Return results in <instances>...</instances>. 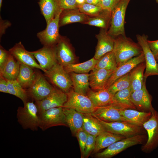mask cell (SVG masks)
Wrapping results in <instances>:
<instances>
[{
  "instance_id": "ba28073f",
  "label": "cell",
  "mask_w": 158,
  "mask_h": 158,
  "mask_svg": "<svg viewBox=\"0 0 158 158\" xmlns=\"http://www.w3.org/2000/svg\"><path fill=\"white\" fill-rule=\"evenodd\" d=\"M96 118L106 131L126 138L141 134L142 132V127L127 122H107Z\"/></svg>"
},
{
  "instance_id": "f6af8a7d",
  "label": "cell",
  "mask_w": 158,
  "mask_h": 158,
  "mask_svg": "<svg viewBox=\"0 0 158 158\" xmlns=\"http://www.w3.org/2000/svg\"><path fill=\"white\" fill-rule=\"evenodd\" d=\"M11 23L7 20H3L0 16V38L5 33L6 30L11 25Z\"/></svg>"
},
{
  "instance_id": "b9f144b4",
  "label": "cell",
  "mask_w": 158,
  "mask_h": 158,
  "mask_svg": "<svg viewBox=\"0 0 158 158\" xmlns=\"http://www.w3.org/2000/svg\"><path fill=\"white\" fill-rule=\"evenodd\" d=\"M10 54L9 51L5 49L1 45L0 46V73L3 71L6 63Z\"/></svg>"
},
{
  "instance_id": "9a60e30c",
  "label": "cell",
  "mask_w": 158,
  "mask_h": 158,
  "mask_svg": "<svg viewBox=\"0 0 158 158\" xmlns=\"http://www.w3.org/2000/svg\"><path fill=\"white\" fill-rule=\"evenodd\" d=\"M123 109L113 104L97 107L92 114L94 117L107 122L126 121L120 112Z\"/></svg>"
},
{
  "instance_id": "8fae6325",
  "label": "cell",
  "mask_w": 158,
  "mask_h": 158,
  "mask_svg": "<svg viewBox=\"0 0 158 158\" xmlns=\"http://www.w3.org/2000/svg\"><path fill=\"white\" fill-rule=\"evenodd\" d=\"M136 37L138 43L141 47L144 56L146 65L144 77L147 79L149 76L158 75V64L148 44V36L144 34L142 35L137 34Z\"/></svg>"
},
{
  "instance_id": "60d3db41",
  "label": "cell",
  "mask_w": 158,
  "mask_h": 158,
  "mask_svg": "<svg viewBox=\"0 0 158 158\" xmlns=\"http://www.w3.org/2000/svg\"><path fill=\"white\" fill-rule=\"evenodd\" d=\"M96 137L88 134L86 142L84 158H87L95 149L96 145Z\"/></svg>"
},
{
  "instance_id": "7c38bea8",
  "label": "cell",
  "mask_w": 158,
  "mask_h": 158,
  "mask_svg": "<svg viewBox=\"0 0 158 158\" xmlns=\"http://www.w3.org/2000/svg\"><path fill=\"white\" fill-rule=\"evenodd\" d=\"M60 14L57 15L47 24L44 30L37 33V36L43 45H56L59 41L61 37L59 33Z\"/></svg>"
},
{
  "instance_id": "836d02e7",
  "label": "cell",
  "mask_w": 158,
  "mask_h": 158,
  "mask_svg": "<svg viewBox=\"0 0 158 158\" xmlns=\"http://www.w3.org/2000/svg\"><path fill=\"white\" fill-rule=\"evenodd\" d=\"M14 57L10 53L8 61L0 75L7 80H16L19 73L20 63L16 61Z\"/></svg>"
},
{
  "instance_id": "44dd1931",
  "label": "cell",
  "mask_w": 158,
  "mask_h": 158,
  "mask_svg": "<svg viewBox=\"0 0 158 158\" xmlns=\"http://www.w3.org/2000/svg\"><path fill=\"white\" fill-rule=\"evenodd\" d=\"M114 71L94 68L90 74V86L95 90L104 89L108 79Z\"/></svg>"
},
{
  "instance_id": "83f0119b",
  "label": "cell",
  "mask_w": 158,
  "mask_h": 158,
  "mask_svg": "<svg viewBox=\"0 0 158 158\" xmlns=\"http://www.w3.org/2000/svg\"><path fill=\"white\" fill-rule=\"evenodd\" d=\"M146 68L145 61L137 65L130 72V86L132 92L140 89L146 78L144 76V72Z\"/></svg>"
},
{
  "instance_id": "484cf974",
  "label": "cell",
  "mask_w": 158,
  "mask_h": 158,
  "mask_svg": "<svg viewBox=\"0 0 158 158\" xmlns=\"http://www.w3.org/2000/svg\"><path fill=\"white\" fill-rule=\"evenodd\" d=\"M87 96L90 99L96 107L112 104L113 97L107 89L97 90L90 89Z\"/></svg>"
},
{
  "instance_id": "1f68e13d",
  "label": "cell",
  "mask_w": 158,
  "mask_h": 158,
  "mask_svg": "<svg viewBox=\"0 0 158 158\" xmlns=\"http://www.w3.org/2000/svg\"><path fill=\"white\" fill-rule=\"evenodd\" d=\"M32 68L20 63V71L16 80L26 90L32 84L36 77V72L34 71Z\"/></svg>"
},
{
  "instance_id": "db71d44e",
  "label": "cell",
  "mask_w": 158,
  "mask_h": 158,
  "mask_svg": "<svg viewBox=\"0 0 158 158\" xmlns=\"http://www.w3.org/2000/svg\"><path fill=\"white\" fill-rule=\"evenodd\" d=\"M119 0V1L120 0Z\"/></svg>"
},
{
  "instance_id": "74e56055",
  "label": "cell",
  "mask_w": 158,
  "mask_h": 158,
  "mask_svg": "<svg viewBox=\"0 0 158 158\" xmlns=\"http://www.w3.org/2000/svg\"><path fill=\"white\" fill-rule=\"evenodd\" d=\"M130 86V72L115 80L107 89L113 95Z\"/></svg>"
},
{
  "instance_id": "ac0fdd59",
  "label": "cell",
  "mask_w": 158,
  "mask_h": 158,
  "mask_svg": "<svg viewBox=\"0 0 158 158\" xmlns=\"http://www.w3.org/2000/svg\"><path fill=\"white\" fill-rule=\"evenodd\" d=\"M145 83L141 89L132 92L131 100L136 109L141 111L151 112L154 109L151 103L152 97L146 89Z\"/></svg>"
},
{
  "instance_id": "7a4b0ae2",
  "label": "cell",
  "mask_w": 158,
  "mask_h": 158,
  "mask_svg": "<svg viewBox=\"0 0 158 158\" xmlns=\"http://www.w3.org/2000/svg\"><path fill=\"white\" fill-rule=\"evenodd\" d=\"M19 107L17 110L18 122L24 129L37 131L39 128L40 120L38 107L33 102L28 101Z\"/></svg>"
},
{
  "instance_id": "6da1fadb",
  "label": "cell",
  "mask_w": 158,
  "mask_h": 158,
  "mask_svg": "<svg viewBox=\"0 0 158 158\" xmlns=\"http://www.w3.org/2000/svg\"><path fill=\"white\" fill-rule=\"evenodd\" d=\"M112 51L115 55L117 66L143 52L138 43L135 42L126 35H122L114 38Z\"/></svg>"
},
{
  "instance_id": "d4e9b609",
  "label": "cell",
  "mask_w": 158,
  "mask_h": 158,
  "mask_svg": "<svg viewBox=\"0 0 158 158\" xmlns=\"http://www.w3.org/2000/svg\"><path fill=\"white\" fill-rule=\"evenodd\" d=\"M120 112L126 122L141 127L152 115L151 112L139 111L132 109H121Z\"/></svg>"
},
{
  "instance_id": "d590c367",
  "label": "cell",
  "mask_w": 158,
  "mask_h": 158,
  "mask_svg": "<svg viewBox=\"0 0 158 158\" xmlns=\"http://www.w3.org/2000/svg\"><path fill=\"white\" fill-rule=\"evenodd\" d=\"M7 81L9 94L21 99L23 104L28 101L29 97L27 90L23 88L16 80Z\"/></svg>"
},
{
  "instance_id": "8992f818",
  "label": "cell",
  "mask_w": 158,
  "mask_h": 158,
  "mask_svg": "<svg viewBox=\"0 0 158 158\" xmlns=\"http://www.w3.org/2000/svg\"><path fill=\"white\" fill-rule=\"evenodd\" d=\"M39 128L43 131L55 126L68 127L62 107L47 109L39 114Z\"/></svg>"
},
{
  "instance_id": "d6986e66",
  "label": "cell",
  "mask_w": 158,
  "mask_h": 158,
  "mask_svg": "<svg viewBox=\"0 0 158 158\" xmlns=\"http://www.w3.org/2000/svg\"><path fill=\"white\" fill-rule=\"evenodd\" d=\"M56 53L58 63L65 66L74 63L75 57L67 39L61 36L56 45Z\"/></svg>"
},
{
  "instance_id": "11a10c76",
  "label": "cell",
  "mask_w": 158,
  "mask_h": 158,
  "mask_svg": "<svg viewBox=\"0 0 158 158\" xmlns=\"http://www.w3.org/2000/svg\"><path fill=\"white\" fill-rule=\"evenodd\" d=\"M101 1L102 0H100Z\"/></svg>"
},
{
  "instance_id": "681fc988",
  "label": "cell",
  "mask_w": 158,
  "mask_h": 158,
  "mask_svg": "<svg viewBox=\"0 0 158 158\" xmlns=\"http://www.w3.org/2000/svg\"><path fill=\"white\" fill-rule=\"evenodd\" d=\"M76 1L79 5L85 3V0H76Z\"/></svg>"
},
{
  "instance_id": "e575fe53",
  "label": "cell",
  "mask_w": 158,
  "mask_h": 158,
  "mask_svg": "<svg viewBox=\"0 0 158 158\" xmlns=\"http://www.w3.org/2000/svg\"><path fill=\"white\" fill-rule=\"evenodd\" d=\"M97 61V60L93 57L84 62L71 64L64 68L68 73L73 72L77 73H88L95 68Z\"/></svg>"
},
{
  "instance_id": "52a82bcc",
  "label": "cell",
  "mask_w": 158,
  "mask_h": 158,
  "mask_svg": "<svg viewBox=\"0 0 158 158\" xmlns=\"http://www.w3.org/2000/svg\"><path fill=\"white\" fill-rule=\"evenodd\" d=\"M67 99L63 107L73 109L85 114H92L96 107L87 96L75 92L70 90L67 93Z\"/></svg>"
},
{
  "instance_id": "f546056e",
  "label": "cell",
  "mask_w": 158,
  "mask_h": 158,
  "mask_svg": "<svg viewBox=\"0 0 158 158\" xmlns=\"http://www.w3.org/2000/svg\"><path fill=\"white\" fill-rule=\"evenodd\" d=\"M83 114L82 128L87 133L97 137L106 131L97 118L92 114Z\"/></svg>"
},
{
  "instance_id": "816d5d0a",
  "label": "cell",
  "mask_w": 158,
  "mask_h": 158,
  "mask_svg": "<svg viewBox=\"0 0 158 158\" xmlns=\"http://www.w3.org/2000/svg\"><path fill=\"white\" fill-rule=\"evenodd\" d=\"M156 61L158 64V56L155 57Z\"/></svg>"
},
{
  "instance_id": "cb8c5ba5",
  "label": "cell",
  "mask_w": 158,
  "mask_h": 158,
  "mask_svg": "<svg viewBox=\"0 0 158 158\" xmlns=\"http://www.w3.org/2000/svg\"><path fill=\"white\" fill-rule=\"evenodd\" d=\"M89 16L81 12L79 9L63 10L59 16V27L75 23L84 24Z\"/></svg>"
},
{
  "instance_id": "d6a6232c",
  "label": "cell",
  "mask_w": 158,
  "mask_h": 158,
  "mask_svg": "<svg viewBox=\"0 0 158 158\" xmlns=\"http://www.w3.org/2000/svg\"><path fill=\"white\" fill-rule=\"evenodd\" d=\"M111 11L103 9L98 15L89 16L84 24L95 26L108 30L110 24Z\"/></svg>"
},
{
  "instance_id": "7402d4cb",
  "label": "cell",
  "mask_w": 158,
  "mask_h": 158,
  "mask_svg": "<svg viewBox=\"0 0 158 158\" xmlns=\"http://www.w3.org/2000/svg\"><path fill=\"white\" fill-rule=\"evenodd\" d=\"M38 2L41 14L47 25L62 11L59 0H39Z\"/></svg>"
},
{
  "instance_id": "f1b7e54d",
  "label": "cell",
  "mask_w": 158,
  "mask_h": 158,
  "mask_svg": "<svg viewBox=\"0 0 158 158\" xmlns=\"http://www.w3.org/2000/svg\"><path fill=\"white\" fill-rule=\"evenodd\" d=\"M132 92L130 87L118 92L113 96L112 104L122 109H136L131 100Z\"/></svg>"
},
{
  "instance_id": "30bf717a",
  "label": "cell",
  "mask_w": 158,
  "mask_h": 158,
  "mask_svg": "<svg viewBox=\"0 0 158 158\" xmlns=\"http://www.w3.org/2000/svg\"><path fill=\"white\" fill-rule=\"evenodd\" d=\"M53 87L42 74L37 72L32 84L26 90L29 97L36 102L41 100L47 96Z\"/></svg>"
},
{
  "instance_id": "ab89813d",
  "label": "cell",
  "mask_w": 158,
  "mask_h": 158,
  "mask_svg": "<svg viewBox=\"0 0 158 158\" xmlns=\"http://www.w3.org/2000/svg\"><path fill=\"white\" fill-rule=\"evenodd\" d=\"M88 134L81 128L78 131L76 135L79 145L81 158H84L85 145Z\"/></svg>"
},
{
  "instance_id": "5bb4252c",
  "label": "cell",
  "mask_w": 158,
  "mask_h": 158,
  "mask_svg": "<svg viewBox=\"0 0 158 158\" xmlns=\"http://www.w3.org/2000/svg\"><path fill=\"white\" fill-rule=\"evenodd\" d=\"M30 52L38 61L44 73L58 63L56 45H43L38 50Z\"/></svg>"
},
{
  "instance_id": "9c48e42d",
  "label": "cell",
  "mask_w": 158,
  "mask_h": 158,
  "mask_svg": "<svg viewBox=\"0 0 158 158\" xmlns=\"http://www.w3.org/2000/svg\"><path fill=\"white\" fill-rule=\"evenodd\" d=\"M151 112L150 117L143 126L147 131L148 138L141 150L147 153H150L158 147V112L154 109Z\"/></svg>"
},
{
  "instance_id": "bcb514c9",
  "label": "cell",
  "mask_w": 158,
  "mask_h": 158,
  "mask_svg": "<svg viewBox=\"0 0 158 158\" xmlns=\"http://www.w3.org/2000/svg\"><path fill=\"white\" fill-rule=\"evenodd\" d=\"M149 47L155 56H158V40L154 41L147 40Z\"/></svg>"
},
{
  "instance_id": "e0dca14e",
  "label": "cell",
  "mask_w": 158,
  "mask_h": 158,
  "mask_svg": "<svg viewBox=\"0 0 158 158\" xmlns=\"http://www.w3.org/2000/svg\"><path fill=\"white\" fill-rule=\"evenodd\" d=\"M10 53L20 63L32 68L43 70L36 61L35 58L30 51H27L20 42L16 43L9 50Z\"/></svg>"
},
{
  "instance_id": "8d00e7d4",
  "label": "cell",
  "mask_w": 158,
  "mask_h": 158,
  "mask_svg": "<svg viewBox=\"0 0 158 158\" xmlns=\"http://www.w3.org/2000/svg\"><path fill=\"white\" fill-rule=\"evenodd\" d=\"M117 65L115 55L113 51L105 54L99 59L95 68L114 70Z\"/></svg>"
},
{
  "instance_id": "f5cc1de1",
  "label": "cell",
  "mask_w": 158,
  "mask_h": 158,
  "mask_svg": "<svg viewBox=\"0 0 158 158\" xmlns=\"http://www.w3.org/2000/svg\"><path fill=\"white\" fill-rule=\"evenodd\" d=\"M155 1H156V2L157 3H158V0H154Z\"/></svg>"
},
{
  "instance_id": "5b68a950",
  "label": "cell",
  "mask_w": 158,
  "mask_h": 158,
  "mask_svg": "<svg viewBox=\"0 0 158 158\" xmlns=\"http://www.w3.org/2000/svg\"><path fill=\"white\" fill-rule=\"evenodd\" d=\"M44 73L45 75L56 87L66 93L73 86L69 73L65 70L63 66L58 63Z\"/></svg>"
},
{
  "instance_id": "2e32d148",
  "label": "cell",
  "mask_w": 158,
  "mask_h": 158,
  "mask_svg": "<svg viewBox=\"0 0 158 158\" xmlns=\"http://www.w3.org/2000/svg\"><path fill=\"white\" fill-rule=\"evenodd\" d=\"M145 61L143 52L117 66L108 79L104 89H107L115 80L129 73L139 63Z\"/></svg>"
},
{
  "instance_id": "4fadbf2b",
  "label": "cell",
  "mask_w": 158,
  "mask_h": 158,
  "mask_svg": "<svg viewBox=\"0 0 158 158\" xmlns=\"http://www.w3.org/2000/svg\"><path fill=\"white\" fill-rule=\"evenodd\" d=\"M67 99V93L56 87H54L51 92L41 100L36 101L39 114L50 109L63 107Z\"/></svg>"
},
{
  "instance_id": "ee69618b",
  "label": "cell",
  "mask_w": 158,
  "mask_h": 158,
  "mask_svg": "<svg viewBox=\"0 0 158 158\" xmlns=\"http://www.w3.org/2000/svg\"><path fill=\"white\" fill-rule=\"evenodd\" d=\"M119 1L118 0H102L101 6L103 9L111 11Z\"/></svg>"
},
{
  "instance_id": "7dc6e473",
  "label": "cell",
  "mask_w": 158,
  "mask_h": 158,
  "mask_svg": "<svg viewBox=\"0 0 158 158\" xmlns=\"http://www.w3.org/2000/svg\"><path fill=\"white\" fill-rule=\"evenodd\" d=\"M0 92L9 94L7 80L0 75Z\"/></svg>"
},
{
  "instance_id": "7bdbcfd3",
  "label": "cell",
  "mask_w": 158,
  "mask_h": 158,
  "mask_svg": "<svg viewBox=\"0 0 158 158\" xmlns=\"http://www.w3.org/2000/svg\"><path fill=\"white\" fill-rule=\"evenodd\" d=\"M59 1L62 10L78 9L79 4L76 0H59Z\"/></svg>"
},
{
  "instance_id": "ffe728a7",
  "label": "cell",
  "mask_w": 158,
  "mask_h": 158,
  "mask_svg": "<svg viewBox=\"0 0 158 158\" xmlns=\"http://www.w3.org/2000/svg\"><path fill=\"white\" fill-rule=\"evenodd\" d=\"M107 30L101 28L99 33L96 35L97 43L94 57L98 59L108 52L112 51L114 38L109 35Z\"/></svg>"
},
{
  "instance_id": "4dcf8cb0",
  "label": "cell",
  "mask_w": 158,
  "mask_h": 158,
  "mask_svg": "<svg viewBox=\"0 0 158 158\" xmlns=\"http://www.w3.org/2000/svg\"><path fill=\"white\" fill-rule=\"evenodd\" d=\"M126 138L106 131L96 137L95 146L93 152L96 153L113 143Z\"/></svg>"
},
{
  "instance_id": "4316f807",
  "label": "cell",
  "mask_w": 158,
  "mask_h": 158,
  "mask_svg": "<svg viewBox=\"0 0 158 158\" xmlns=\"http://www.w3.org/2000/svg\"><path fill=\"white\" fill-rule=\"evenodd\" d=\"M69 74L74 91L76 93L87 96L90 90L89 87L90 74L77 73L73 72L69 73Z\"/></svg>"
},
{
  "instance_id": "277c9868",
  "label": "cell",
  "mask_w": 158,
  "mask_h": 158,
  "mask_svg": "<svg viewBox=\"0 0 158 158\" xmlns=\"http://www.w3.org/2000/svg\"><path fill=\"white\" fill-rule=\"evenodd\" d=\"M145 135L142 134L126 138L111 144L101 152L95 153L97 158H110L132 146L142 144Z\"/></svg>"
},
{
  "instance_id": "3957f363",
  "label": "cell",
  "mask_w": 158,
  "mask_h": 158,
  "mask_svg": "<svg viewBox=\"0 0 158 158\" xmlns=\"http://www.w3.org/2000/svg\"><path fill=\"white\" fill-rule=\"evenodd\" d=\"M130 0H120L111 11L110 26L108 33L115 38L125 35V18L127 8Z\"/></svg>"
},
{
  "instance_id": "f907efd6",
  "label": "cell",
  "mask_w": 158,
  "mask_h": 158,
  "mask_svg": "<svg viewBox=\"0 0 158 158\" xmlns=\"http://www.w3.org/2000/svg\"><path fill=\"white\" fill-rule=\"evenodd\" d=\"M2 0H0V10L1 11V9L2 6Z\"/></svg>"
},
{
  "instance_id": "603a6c76",
  "label": "cell",
  "mask_w": 158,
  "mask_h": 158,
  "mask_svg": "<svg viewBox=\"0 0 158 158\" xmlns=\"http://www.w3.org/2000/svg\"><path fill=\"white\" fill-rule=\"evenodd\" d=\"M68 127L73 135L76 136L78 131L82 128L84 114L74 109L63 107Z\"/></svg>"
},
{
  "instance_id": "f35d334b",
  "label": "cell",
  "mask_w": 158,
  "mask_h": 158,
  "mask_svg": "<svg viewBox=\"0 0 158 158\" xmlns=\"http://www.w3.org/2000/svg\"><path fill=\"white\" fill-rule=\"evenodd\" d=\"M78 9L82 13L89 16H94L98 15L103 9L101 6L84 3L78 6Z\"/></svg>"
},
{
  "instance_id": "c3c4849f",
  "label": "cell",
  "mask_w": 158,
  "mask_h": 158,
  "mask_svg": "<svg viewBox=\"0 0 158 158\" xmlns=\"http://www.w3.org/2000/svg\"><path fill=\"white\" fill-rule=\"evenodd\" d=\"M85 3L101 6V1L100 0H85Z\"/></svg>"
}]
</instances>
